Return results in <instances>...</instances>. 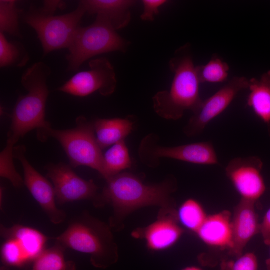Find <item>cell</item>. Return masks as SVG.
Masks as SVG:
<instances>
[{"label": "cell", "mask_w": 270, "mask_h": 270, "mask_svg": "<svg viewBox=\"0 0 270 270\" xmlns=\"http://www.w3.org/2000/svg\"><path fill=\"white\" fill-rule=\"evenodd\" d=\"M258 259L253 253H246L236 258L235 260H224L221 264V270H257Z\"/></svg>", "instance_id": "obj_29"}, {"label": "cell", "mask_w": 270, "mask_h": 270, "mask_svg": "<svg viewBox=\"0 0 270 270\" xmlns=\"http://www.w3.org/2000/svg\"><path fill=\"white\" fill-rule=\"evenodd\" d=\"M14 150L8 146L0 154V176L8 180L16 188L23 187L24 180L16 171L14 164Z\"/></svg>", "instance_id": "obj_27"}, {"label": "cell", "mask_w": 270, "mask_h": 270, "mask_svg": "<svg viewBox=\"0 0 270 270\" xmlns=\"http://www.w3.org/2000/svg\"><path fill=\"white\" fill-rule=\"evenodd\" d=\"M196 234L205 244L229 250L232 238L231 214L228 211H223L208 216Z\"/></svg>", "instance_id": "obj_16"}, {"label": "cell", "mask_w": 270, "mask_h": 270, "mask_svg": "<svg viewBox=\"0 0 270 270\" xmlns=\"http://www.w3.org/2000/svg\"><path fill=\"white\" fill-rule=\"evenodd\" d=\"M156 138L155 134L148 135L141 142L138 149L142 162L149 167L158 166L161 158L204 166L220 164L216 150L210 142L168 147L158 144Z\"/></svg>", "instance_id": "obj_8"}, {"label": "cell", "mask_w": 270, "mask_h": 270, "mask_svg": "<svg viewBox=\"0 0 270 270\" xmlns=\"http://www.w3.org/2000/svg\"><path fill=\"white\" fill-rule=\"evenodd\" d=\"M96 141L102 150L124 140L132 132L134 123L128 118H97L94 122Z\"/></svg>", "instance_id": "obj_19"}, {"label": "cell", "mask_w": 270, "mask_h": 270, "mask_svg": "<svg viewBox=\"0 0 270 270\" xmlns=\"http://www.w3.org/2000/svg\"><path fill=\"white\" fill-rule=\"evenodd\" d=\"M200 83H220L228 76L229 66L220 58L214 56L208 64L196 67Z\"/></svg>", "instance_id": "obj_26"}, {"label": "cell", "mask_w": 270, "mask_h": 270, "mask_svg": "<svg viewBox=\"0 0 270 270\" xmlns=\"http://www.w3.org/2000/svg\"><path fill=\"white\" fill-rule=\"evenodd\" d=\"M266 265L268 268H270V259L266 261Z\"/></svg>", "instance_id": "obj_34"}, {"label": "cell", "mask_w": 270, "mask_h": 270, "mask_svg": "<svg viewBox=\"0 0 270 270\" xmlns=\"http://www.w3.org/2000/svg\"><path fill=\"white\" fill-rule=\"evenodd\" d=\"M54 239L66 248L88 255L97 268H108L118 259V246L110 226L87 211L72 219L66 229Z\"/></svg>", "instance_id": "obj_4"}, {"label": "cell", "mask_w": 270, "mask_h": 270, "mask_svg": "<svg viewBox=\"0 0 270 270\" xmlns=\"http://www.w3.org/2000/svg\"><path fill=\"white\" fill-rule=\"evenodd\" d=\"M268 270H270V268H268Z\"/></svg>", "instance_id": "obj_35"}, {"label": "cell", "mask_w": 270, "mask_h": 270, "mask_svg": "<svg viewBox=\"0 0 270 270\" xmlns=\"http://www.w3.org/2000/svg\"><path fill=\"white\" fill-rule=\"evenodd\" d=\"M17 2L15 0H0V32L22 38L18 20L22 10Z\"/></svg>", "instance_id": "obj_25"}, {"label": "cell", "mask_w": 270, "mask_h": 270, "mask_svg": "<svg viewBox=\"0 0 270 270\" xmlns=\"http://www.w3.org/2000/svg\"><path fill=\"white\" fill-rule=\"evenodd\" d=\"M262 166V160L255 156L234 158L228 164L226 175L242 200L256 202L265 192Z\"/></svg>", "instance_id": "obj_13"}, {"label": "cell", "mask_w": 270, "mask_h": 270, "mask_svg": "<svg viewBox=\"0 0 270 270\" xmlns=\"http://www.w3.org/2000/svg\"><path fill=\"white\" fill-rule=\"evenodd\" d=\"M255 202L240 200L234 208L232 218V245L228 254L238 258L251 239L260 232L258 216L254 208Z\"/></svg>", "instance_id": "obj_15"}, {"label": "cell", "mask_w": 270, "mask_h": 270, "mask_svg": "<svg viewBox=\"0 0 270 270\" xmlns=\"http://www.w3.org/2000/svg\"><path fill=\"white\" fill-rule=\"evenodd\" d=\"M65 6L60 0H45L42 8L32 6L24 15V22L36 32L44 56L56 50L70 48L81 20L86 14L84 6L78 2L71 12L56 16L58 8Z\"/></svg>", "instance_id": "obj_5"}, {"label": "cell", "mask_w": 270, "mask_h": 270, "mask_svg": "<svg viewBox=\"0 0 270 270\" xmlns=\"http://www.w3.org/2000/svg\"><path fill=\"white\" fill-rule=\"evenodd\" d=\"M249 80L244 76L233 78L210 98L202 100L184 128L188 137L200 134L208 124L230 106L238 94L248 88Z\"/></svg>", "instance_id": "obj_11"}, {"label": "cell", "mask_w": 270, "mask_h": 270, "mask_svg": "<svg viewBox=\"0 0 270 270\" xmlns=\"http://www.w3.org/2000/svg\"><path fill=\"white\" fill-rule=\"evenodd\" d=\"M184 234L179 224L176 208L160 210L158 218L146 227L138 228L132 233L136 239L146 242L147 248L152 252H162L174 246Z\"/></svg>", "instance_id": "obj_14"}, {"label": "cell", "mask_w": 270, "mask_h": 270, "mask_svg": "<svg viewBox=\"0 0 270 270\" xmlns=\"http://www.w3.org/2000/svg\"><path fill=\"white\" fill-rule=\"evenodd\" d=\"M250 94L248 106L264 123L270 125V70L264 74L260 80H249Z\"/></svg>", "instance_id": "obj_20"}, {"label": "cell", "mask_w": 270, "mask_h": 270, "mask_svg": "<svg viewBox=\"0 0 270 270\" xmlns=\"http://www.w3.org/2000/svg\"><path fill=\"white\" fill-rule=\"evenodd\" d=\"M37 134L42 142L48 138L56 140L66 152L71 166L88 167L104 178V154L96 141L94 122L80 116L73 128L56 130L50 126L38 132Z\"/></svg>", "instance_id": "obj_6"}, {"label": "cell", "mask_w": 270, "mask_h": 270, "mask_svg": "<svg viewBox=\"0 0 270 270\" xmlns=\"http://www.w3.org/2000/svg\"><path fill=\"white\" fill-rule=\"evenodd\" d=\"M130 44L116 32L108 19L96 15L92 24L80 26L76 32L66 56L68 70L76 71L86 61L98 55L124 52Z\"/></svg>", "instance_id": "obj_7"}, {"label": "cell", "mask_w": 270, "mask_h": 270, "mask_svg": "<svg viewBox=\"0 0 270 270\" xmlns=\"http://www.w3.org/2000/svg\"><path fill=\"white\" fill-rule=\"evenodd\" d=\"M46 169V176L52 183L58 204L88 200L96 207L100 192L93 180L82 178L70 166L62 162L49 164Z\"/></svg>", "instance_id": "obj_10"}, {"label": "cell", "mask_w": 270, "mask_h": 270, "mask_svg": "<svg viewBox=\"0 0 270 270\" xmlns=\"http://www.w3.org/2000/svg\"><path fill=\"white\" fill-rule=\"evenodd\" d=\"M50 68L43 62H37L26 69L21 84L28 91L20 95L11 116L6 145L14 147L18 140L36 129L37 132L51 126L46 120V108L49 90L47 80Z\"/></svg>", "instance_id": "obj_2"}, {"label": "cell", "mask_w": 270, "mask_h": 270, "mask_svg": "<svg viewBox=\"0 0 270 270\" xmlns=\"http://www.w3.org/2000/svg\"><path fill=\"white\" fill-rule=\"evenodd\" d=\"M260 233L263 238L265 244H270V208L266 212L260 225Z\"/></svg>", "instance_id": "obj_31"}, {"label": "cell", "mask_w": 270, "mask_h": 270, "mask_svg": "<svg viewBox=\"0 0 270 270\" xmlns=\"http://www.w3.org/2000/svg\"><path fill=\"white\" fill-rule=\"evenodd\" d=\"M90 70L79 72L58 90L76 96L84 97L98 92L104 96L116 90L117 80L114 66L106 58L91 60Z\"/></svg>", "instance_id": "obj_9"}, {"label": "cell", "mask_w": 270, "mask_h": 270, "mask_svg": "<svg viewBox=\"0 0 270 270\" xmlns=\"http://www.w3.org/2000/svg\"><path fill=\"white\" fill-rule=\"evenodd\" d=\"M179 223L196 233L206 220L207 215L202 205L196 200H186L177 210Z\"/></svg>", "instance_id": "obj_24"}, {"label": "cell", "mask_w": 270, "mask_h": 270, "mask_svg": "<svg viewBox=\"0 0 270 270\" xmlns=\"http://www.w3.org/2000/svg\"><path fill=\"white\" fill-rule=\"evenodd\" d=\"M104 162L106 180L131 167L132 160L124 140L112 145L104 154Z\"/></svg>", "instance_id": "obj_22"}, {"label": "cell", "mask_w": 270, "mask_h": 270, "mask_svg": "<svg viewBox=\"0 0 270 270\" xmlns=\"http://www.w3.org/2000/svg\"><path fill=\"white\" fill-rule=\"evenodd\" d=\"M0 233L4 239L16 240L24 251L29 262H34L46 250L48 238L33 228L20 224L6 227L0 224Z\"/></svg>", "instance_id": "obj_18"}, {"label": "cell", "mask_w": 270, "mask_h": 270, "mask_svg": "<svg viewBox=\"0 0 270 270\" xmlns=\"http://www.w3.org/2000/svg\"><path fill=\"white\" fill-rule=\"evenodd\" d=\"M66 248L56 242L44 250L32 262L31 270H76L75 263L65 258Z\"/></svg>", "instance_id": "obj_21"}, {"label": "cell", "mask_w": 270, "mask_h": 270, "mask_svg": "<svg viewBox=\"0 0 270 270\" xmlns=\"http://www.w3.org/2000/svg\"><path fill=\"white\" fill-rule=\"evenodd\" d=\"M89 14L101 15L116 30L128 26L131 20L130 8L136 5L133 0H82L79 2Z\"/></svg>", "instance_id": "obj_17"}, {"label": "cell", "mask_w": 270, "mask_h": 270, "mask_svg": "<svg viewBox=\"0 0 270 270\" xmlns=\"http://www.w3.org/2000/svg\"><path fill=\"white\" fill-rule=\"evenodd\" d=\"M30 60L28 52L18 42L8 41L0 32V67L22 68Z\"/></svg>", "instance_id": "obj_23"}, {"label": "cell", "mask_w": 270, "mask_h": 270, "mask_svg": "<svg viewBox=\"0 0 270 270\" xmlns=\"http://www.w3.org/2000/svg\"><path fill=\"white\" fill-rule=\"evenodd\" d=\"M2 262L6 266L20 268L29 262L24 251L14 240H4L1 246Z\"/></svg>", "instance_id": "obj_28"}, {"label": "cell", "mask_w": 270, "mask_h": 270, "mask_svg": "<svg viewBox=\"0 0 270 270\" xmlns=\"http://www.w3.org/2000/svg\"><path fill=\"white\" fill-rule=\"evenodd\" d=\"M169 66L174 74L170 88L154 96L153 106L160 117L176 120L181 118L186 110L194 112L198 108L202 101L200 92L201 83L188 44L176 50Z\"/></svg>", "instance_id": "obj_3"}, {"label": "cell", "mask_w": 270, "mask_h": 270, "mask_svg": "<svg viewBox=\"0 0 270 270\" xmlns=\"http://www.w3.org/2000/svg\"><path fill=\"white\" fill-rule=\"evenodd\" d=\"M106 182V186L100 192L97 208L106 204L112 208L114 214L109 224L112 229L121 228L126 216L143 208L156 206L160 210L175 208L176 204L171 196L176 190L174 178L148 184L134 174L121 172Z\"/></svg>", "instance_id": "obj_1"}, {"label": "cell", "mask_w": 270, "mask_h": 270, "mask_svg": "<svg viewBox=\"0 0 270 270\" xmlns=\"http://www.w3.org/2000/svg\"><path fill=\"white\" fill-rule=\"evenodd\" d=\"M166 0H142L144 12L140 19L144 21L152 22L159 14L160 8L168 2Z\"/></svg>", "instance_id": "obj_30"}, {"label": "cell", "mask_w": 270, "mask_h": 270, "mask_svg": "<svg viewBox=\"0 0 270 270\" xmlns=\"http://www.w3.org/2000/svg\"><path fill=\"white\" fill-rule=\"evenodd\" d=\"M26 152V148L23 145L14 148V158L20 160L23 168L24 185L52 223L60 224L64 222L67 215L56 206L53 185L32 166Z\"/></svg>", "instance_id": "obj_12"}, {"label": "cell", "mask_w": 270, "mask_h": 270, "mask_svg": "<svg viewBox=\"0 0 270 270\" xmlns=\"http://www.w3.org/2000/svg\"><path fill=\"white\" fill-rule=\"evenodd\" d=\"M182 270H202L196 266H189L183 268Z\"/></svg>", "instance_id": "obj_33"}, {"label": "cell", "mask_w": 270, "mask_h": 270, "mask_svg": "<svg viewBox=\"0 0 270 270\" xmlns=\"http://www.w3.org/2000/svg\"><path fill=\"white\" fill-rule=\"evenodd\" d=\"M3 188H2V187H0V208L2 209V198H3Z\"/></svg>", "instance_id": "obj_32"}]
</instances>
